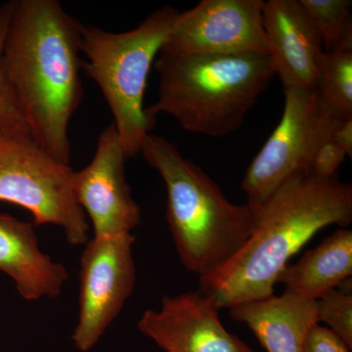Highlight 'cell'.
Instances as JSON below:
<instances>
[{"mask_svg": "<svg viewBox=\"0 0 352 352\" xmlns=\"http://www.w3.org/2000/svg\"><path fill=\"white\" fill-rule=\"evenodd\" d=\"M12 11L13 1L0 6V140L31 136L27 120L16 100L1 64L2 50Z\"/></svg>", "mask_w": 352, "mask_h": 352, "instance_id": "ac0fdd59", "label": "cell"}, {"mask_svg": "<svg viewBox=\"0 0 352 352\" xmlns=\"http://www.w3.org/2000/svg\"><path fill=\"white\" fill-rule=\"evenodd\" d=\"M159 96L146 113H166L183 131L224 138L239 129L275 76L268 56L175 57L160 52L154 64Z\"/></svg>", "mask_w": 352, "mask_h": 352, "instance_id": "277c9868", "label": "cell"}, {"mask_svg": "<svg viewBox=\"0 0 352 352\" xmlns=\"http://www.w3.org/2000/svg\"><path fill=\"white\" fill-rule=\"evenodd\" d=\"M140 154L166 185V220L182 265L199 278L219 270L249 239L256 212L229 201L168 139L148 134Z\"/></svg>", "mask_w": 352, "mask_h": 352, "instance_id": "3957f363", "label": "cell"}, {"mask_svg": "<svg viewBox=\"0 0 352 352\" xmlns=\"http://www.w3.org/2000/svg\"><path fill=\"white\" fill-rule=\"evenodd\" d=\"M0 270L28 300L57 298L69 279L63 264L39 249L34 224L8 214H0Z\"/></svg>", "mask_w": 352, "mask_h": 352, "instance_id": "4fadbf2b", "label": "cell"}, {"mask_svg": "<svg viewBox=\"0 0 352 352\" xmlns=\"http://www.w3.org/2000/svg\"><path fill=\"white\" fill-rule=\"evenodd\" d=\"M263 0H203L177 12L161 52L175 57L268 56Z\"/></svg>", "mask_w": 352, "mask_h": 352, "instance_id": "ba28073f", "label": "cell"}, {"mask_svg": "<svg viewBox=\"0 0 352 352\" xmlns=\"http://www.w3.org/2000/svg\"><path fill=\"white\" fill-rule=\"evenodd\" d=\"M263 14L268 57L284 89H315L323 43L302 4L298 0H268Z\"/></svg>", "mask_w": 352, "mask_h": 352, "instance_id": "7c38bea8", "label": "cell"}, {"mask_svg": "<svg viewBox=\"0 0 352 352\" xmlns=\"http://www.w3.org/2000/svg\"><path fill=\"white\" fill-rule=\"evenodd\" d=\"M320 34L324 51H352L351 0H298Z\"/></svg>", "mask_w": 352, "mask_h": 352, "instance_id": "e0dca14e", "label": "cell"}, {"mask_svg": "<svg viewBox=\"0 0 352 352\" xmlns=\"http://www.w3.org/2000/svg\"><path fill=\"white\" fill-rule=\"evenodd\" d=\"M351 274L352 231L342 228L305 252L298 263L287 264L278 275L277 283L296 296L317 300Z\"/></svg>", "mask_w": 352, "mask_h": 352, "instance_id": "9a60e30c", "label": "cell"}, {"mask_svg": "<svg viewBox=\"0 0 352 352\" xmlns=\"http://www.w3.org/2000/svg\"><path fill=\"white\" fill-rule=\"evenodd\" d=\"M74 173L31 136L0 140V201L29 210L34 226L60 227L69 244L80 245L88 242L89 226L74 193Z\"/></svg>", "mask_w": 352, "mask_h": 352, "instance_id": "52a82bcc", "label": "cell"}, {"mask_svg": "<svg viewBox=\"0 0 352 352\" xmlns=\"http://www.w3.org/2000/svg\"><path fill=\"white\" fill-rule=\"evenodd\" d=\"M346 154L332 140L321 146L315 155L312 163L311 173L321 178H331L337 175L340 164L346 159Z\"/></svg>", "mask_w": 352, "mask_h": 352, "instance_id": "ffe728a7", "label": "cell"}, {"mask_svg": "<svg viewBox=\"0 0 352 352\" xmlns=\"http://www.w3.org/2000/svg\"><path fill=\"white\" fill-rule=\"evenodd\" d=\"M233 320L245 324L267 352H302L309 331L319 324L316 300L285 291L280 296L229 308Z\"/></svg>", "mask_w": 352, "mask_h": 352, "instance_id": "5bb4252c", "label": "cell"}, {"mask_svg": "<svg viewBox=\"0 0 352 352\" xmlns=\"http://www.w3.org/2000/svg\"><path fill=\"white\" fill-rule=\"evenodd\" d=\"M219 310L200 291L166 296L160 309L144 311L138 329L166 352H254L226 330Z\"/></svg>", "mask_w": 352, "mask_h": 352, "instance_id": "8fae6325", "label": "cell"}, {"mask_svg": "<svg viewBox=\"0 0 352 352\" xmlns=\"http://www.w3.org/2000/svg\"><path fill=\"white\" fill-rule=\"evenodd\" d=\"M331 140L339 146L346 156L352 157V119L342 120L333 132Z\"/></svg>", "mask_w": 352, "mask_h": 352, "instance_id": "7402d4cb", "label": "cell"}, {"mask_svg": "<svg viewBox=\"0 0 352 352\" xmlns=\"http://www.w3.org/2000/svg\"><path fill=\"white\" fill-rule=\"evenodd\" d=\"M352 221V186L337 175L293 178L256 212L249 239L223 266L199 278L201 292L221 308L274 295L278 275L324 227Z\"/></svg>", "mask_w": 352, "mask_h": 352, "instance_id": "7a4b0ae2", "label": "cell"}, {"mask_svg": "<svg viewBox=\"0 0 352 352\" xmlns=\"http://www.w3.org/2000/svg\"><path fill=\"white\" fill-rule=\"evenodd\" d=\"M315 89L340 120L352 119V51L323 52L317 59Z\"/></svg>", "mask_w": 352, "mask_h": 352, "instance_id": "2e32d148", "label": "cell"}, {"mask_svg": "<svg viewBox=\"0 0 352 352\" xmlns=\"http://www.w3.org/2000/svg\"><path fill=\"white\" fill-rule=\"evenodd\" d=\"M131 233L88 240L80 258L78 317L73 340L89 351L120 314L136 281Z\"/></svg>", "mask_w": 352, "mask_h": 352, "instance_id": "9c48e42d", "label": "cell"}, {"mask_svg": "<svg viewBox=\"0 0 352 352\" xmlns=\"http://www.w3.org/2000/svg\"><path fill=\"white\" fill-rule=\"evenodd\" d=\"M351 349L328 328L317 324L308 333L302 352H351Z\"/></svg>", "mask_w": 352, "mask_h": 352, "instance_id": "44dd1931", "label": "cell"}, {"mask_svg": "<svg viewBox=\"0 0 352 352\" xmlns=\"http://www.w3.org/2000/svg\"><path fill=\"white\" fill-rule=\"evenodd\" d=\"M178 11L164 6L138 27L111 32L82 27V69L100 88L126 157L140 154L143 140L156 120L146 113L148 76L168 38Z\"/></svg>", "mask_w": 352, "mask_h": 352, "instance_id": "5b68a950", "label": "cell"}, {"mask_svg": "<svg viewBox=\"0 0 352 352\" xmlns=\"http://www.w3.org/2000/svg\"><path fill=\"white\" fill-rule=\"evenodd\" d=\"M82 24L57 0H16L1 64L34 142L69 164V126L82 104Z\"/></svg>", "mask_w": 352, "mask_h": 352, "instance_id": "6da1fadb", "label": "cell"}, {"mask_svg": "<svg viewBox=\"0 0 352 352\" xmlns=\"http://www.w3.org/2000/svg\"><path fill=\"white\" fill-rule=\"evenodd\" d=\"M319 323H325L349 349H352V293L336 288L316 300Z\"/></svg>", "mask_w": 352, "mask_h": 352, "instance_id": "d6986e66", "label": "cell"}, {"mask_svg": "<svg viewBox=\"0 0 352 352\" xmlns=\"http://www.w3.org/2000/svg\"><path fill=\"white\" fill-rule=\"evenodd\" d=\"M126 159L116 127L111 124L101 132L91 162L74 173L76 200L89 217L94 237L131 233L140 224V208L126 182Z\"/></svg>", "mask_w": 352, "mask_h": 352, "instance_id": "30bf717a", "label": "cell"}, {"mask_svg": "<svg viewBox=\"0 0 352 352\" xmlns=\"http://www.w3.org/2000/svg\"><path fill=\"white\" fill-rule=\"evenodd\" d=\"M283 115L245 171L241 188L254 212L282 185L312 175L315 155L342 122L316 89H284Z\"/></svg>", "mask_w": 352, "mask_h": 352, "instance_id": "8992f818", "label": "cell"}]
</instances>
